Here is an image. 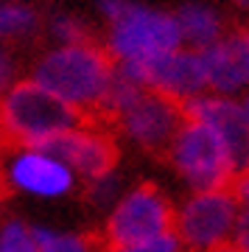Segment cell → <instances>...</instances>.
I'll list each match as a JSON object with an SVG mask.
<instances>
[{
	"mask_svg": "<svg viewBox=\"0 0 249 252\" xmlns=\"http://www.w3.org/2000/svg\"><path fill=\"white\" fill-rule=\"evenodd\" d=\"M112 73H115V62L109 59L107 48L87 39L79 45H56L45 51L34 62L28 79L64 101L81 118L95 121Z\"/></svg>",
	"mask_w": 249,
	"mask_h": 252,
	"instance_id": "6da1fadb",
	"label": "cell"
},
{
	"mask_svg": "<svg viewBox=\"0 0 249 252\" xmlns=\"http://www.w3.org/2000/svg\"><path fill=\"white\" fill-rule=\"evenodd\" d=\"M109 23L107 54L121 67H140L154 56L182 48L177 17L132 0H98Z\"/></svg>",
	"mask_w": 249,
	"mask_h": 252,
	"instance_id": "7a4b0ae2",
	"label": "cell"
},
{
	"mask_svg": "<svg viewBox=\"0 0 249 252\" xmlns=\"http://www.w3.org/2000/svg\"><path fill=\"white\" fill-rule=\"evenodd\" d=\"M84 118L31 79H17L0 95V146L45 149Z\"/></svg>",
	"mask_w": 249,
	"mask_h": 252,
	"instance_id": "3957f363",
	"label": "cell"
},
{
	"mask_svg": "<svg viewBox=\"0 0 249 252\" xmlns=\"http://www.w3.org/2000/svg\"><path fill=\"white\" fill-rule=\"evenodd\" d=\"M241 202L232 188L185 193L174 205V227L182 252H218L235 244Z\"/></svg>",
	"mask_w": 249,
	"mask_h": 252,
	"instance_id": "277c9868",
	"label": "cell"
},
{
	"mask_svg": "<svg viewBox=\"0 0 249 252\" xmlns=\"http://www.w3.org/2000/svg\"><path fill=\"white\" fill-rule=\"evenodd\" d=\"M171 227H174L171 196L154 182H137L124 188L115 205L107 210L98 241L101 247H132L168 235Z\"/></svg>",
	"mask_w": 249,
	"mask_h": 252,
	"instance_id": "5b68a950",
	"label": "cell"
},
{
	"mask_svg": "<svg viewBox=\"0 0 249 252\" xmlns=\"http://www.w3.org/2000/svg\"><path fill=\"white\" fill-rule=\"evenodd\" d=\"M165 157L179 182L187 188V193L232 188V182L238 180V171L221 140L207 126L187 121V118L168 143Z\"/></svg>",
	"mask_w": 249,
	"mask_h": 252,
	"instance_id": "8992f818",
	"label": "cell"
},
{
	"mask_svg": "<svg viewBox=\"0 0 249 252\" xmlns=\"http://www.w3.org/2000/svg\"><path fill=\"white\" fill-rule=\"evenodd\" d=\"M79 177L48 149L36 146H0V188L42 202L67 199Z\"/></svg>",
	"mask_w": 249,
	"mask_h": 252,
	"instance_id": "52a82bcc",
	"label": "cell"
},
{
	"mask_svg": "<svg viewBox=\"0 0 249 252\" xmlns=\"http://www.w3.org/2000/svg\"><path fill=\"white\" fill-rule=\"evenodd\" d=\"M182 124H185L182 104L165 98L160 93L143 90L109 126H115L118 135L143 152L165 154L168 143L174 140Z\"/></svg>",
	"mask_w": 249,
	"mask_h": 252,
	"instance_id": "ba28073f",
	"label": "cell"
},
{
	"mask_svg": "<svg viewBox=\"0 0 249 252\" xmlns=\"http://www.w3.org/2000/svg\"><path fill=\"white\" fill-rule=\"evenodd\" d=\"M121 70L129 73L140 87L160 93V95L177 101V104H187V101L207 93L202 56H199V51H190L185 45L154 56L152 62L140 64V67H121Z\"/></svg>",
	"mask_w": 249,
	"mask_h": 252,
	"instance_id": "9c48e42d",
	"label": "cell"
},
{
	"mask_svg": "<svg viewBox=\"0 0 249 252\" xmlns=\"http://www.w3.org/2000/svg\"><path fill=\"white\" fill-rule=\"evenodd\" d=\"M48 152H54L59 160L67 162L79 182L98 180L104 174L115 171L118 165V140L109 132L107 124L90 121L84 118L79 126H73L70 132L56 137L51 146H45Z\"/></svg>",
	"mask_w": 249,
	"mask_h": 252,
	"instance_id": "30bf717a",
	"label": "cell"
},
{
	"mask_svg": "<svg viewBox=\"0 0 249 252\" xmlns=\"http://www.w3.org/2000/svg\"><path fill=\"white\" fill-rule=\"evenodd\" d=\"M187 121H196V124L207 126L213 132L221 146L230 154L235 171L244 174L249 165V121L241 109L238 98H224V95H213V93H205L199 98L182 104Z\"/></svg>",
	"mask_w": 249,
	"mask_h": 252,
	"instance_id": "8fae6325",
	"label": "cell"
},
{
	"mask_svg": "<svg viewBox=\"0 0 249 252\" xmlns=\"http://www.w3.org/2000/svg\"><path fill=\"white\" fill-rule=\"evenodd\" d=\"M205 67L207 93L224 98H241L249 93V42L241 34H224L218 42L199 51Z\"/></svg>",
	"mask_w": 249,
	"mask_h": 252,
	"instance_id": "7c38bea8",
	"label": "cell"
},
{
	"mask_svg": "<svg viewBox=\"0 0 249 252\" xmlns=\"http://www.w3.org/2000/svg\"><path fill=\"white\" fill-rule=\"evenodd\" d=\"M174 17H177L182 45L190 51H205L224 36V23L218 11L205 3H185Z\"/></svg>",
	"mask_w": 249,
	"mask_h": 252,
	"instance_id": "4fadbf2b",
	"label": "cell"
},
{
	"mask_svg": "<svg viewBox=\"0 0 249 252\" xmlns=\"http://www.w3.org/2000/svg\"><path fill=\"white\" fill-rule=\"evenodd\" d=\"M39 252H101V241L95 235L76 233V230H56V227H36Z\"/></svg>",
	"mask_w": 249,
	"mask_h": 252,
	"instance_id": "5bb4252c",
	"label": "cell"
},
{
	"mask_svg": "<svg viewBox=\"0 0 249 252\" xmlns=\"http://www.w3.org/2000/svg\"><path fill=\"white\" fill-rule=\"evenodd\" d=\"M0 252H39L36 244V224L26 219H3L0 221Z\"/></svg>",
	"mask_w": 249,
	"mask_h": 252,
	"instance_id": "9a60e30c",
	"label": "cell"
},
{
	"mask_svg": "<svg viewBox=\"0 0 249 252\" xmlns=\"http://www.w3.org/2000/svg\"><path fill=\"white\" fill-rule=\"evenodd\" d=\"M36 28V14L26 3H0V42L26 36Z\"/></svg>",
	"mask_w": 249,
	"mask_h": 252,
	"instance_id": "2e32d148",
	"label": "cell"
},
{
	"mask_svg": "<svg viewBox=\"0 0 249 252\" xmlns=\"http://www.w3.org/2000/svg\"><path fill=\"white\" fill-rule=\"evenodd\" d=\"M84 188H87V199L93 202V205L98 207H112L115 205V199L124 193V182H121V174L115 171H109L104 174V177H98V180H90L84 182Z\"/></svg>",
	"mask_w": 249,
	"mask_h": 252,
	"instance_id": "e0dca14e",
	"label": "cell"
},
{
	"mask_svg": "<svg viewBox=\"0 0 249 252\" xmlns=\"http://www.w3.org/2000/svg\"><path fill=\"white\" fill-rule=\"evenodd\" d=\"M51 31H54V36H56V45H79V42H87L90 39L87 28L73 17H56Z\"/></svg>",
	"mask_w": 249,
	"mask_h": 252,
	"instance_id": "ac0fdd59",
	"label": "cell"
},
{
	"mask_svg": "<svg viewBox=\"0 0 249 252\" xmlns=\"http://www.w3.org/2000/svg\"><path fill=\"white\" fill-rule=\"evenodd\" d=\"M101 252H182L179 250L174 233L154 238V241H143V244H132V247H104Z\"/></svg>",
	"mask_w": 249,
	"mask_h": 252,
	"instance_id": "d6986e66",
	"label": "cell"
},
{
	"mask_svg": "<svg viewBox=\"0 0 249 252\" xmlns=\"http://www.w3.org/2000/svg\"><path fill=\"white\" fill-rule=\"evenodd\" d=\"M14 70H17V67H14V59H11V56L6 54L3 48H0V95H3V93L9 90V87L14 84V81H17Z\"/></svg>",
	"mask_w": 249,
	"mask_h": 252,
	"instance_id": "ffe728a7",
	"label": "cell"
},
{
	"mask_svg": "<svg viewBox=\"0 0 249 252\" xmlns=\"http://www.w3.org/2000/svg\"><path fill=\"white\" fill-rule=\"evenodd\" d=\"M232 190H235L241 205H249V165H247V171L238 174V180L232 182Z\"/></svg>",
	"mask_w": 249,
	"mask_h": 252,
	"instance_id": "44dd1931",
	"label": "cell"
},
{
	"mask_svg": "<svg viewBox=\"0 0 249 252\" xmlns=\"http://www.w3.org/2000/svg\"><path fill=\"white\" fill-rule=\"evenodd\" d=\"M235 244L249 247V205H241V221H238V238Z\"/></svg>",
	"mask_w": 249,
	"mask_h": 252,
	"instance_id": "7402d4cb",
	"label": "cell"
},
{
	"mask_svg": "<svg viewBox=\"0 0 249 252\" xmlns=\"http://www.w3.org/2000/svg\"><path fill=\"white\" fill-rule=\"evenodd\" d=\"M238 101H241V109H244V115H247V121H249V93H244Z\"/></svg>",
	"mask_w": 249,
	"mask_h": 252,
	"instance_id": "603a6c76",
	"label": "cell"
},
{
	"mask_svg": "<svg viewBox=\"0 0 249 252\" xmlns=\"http://www.w3.org/2000/svg\"><path fill=\"white\" fill-rule=\"evenodd\" d=\"M218 252H238V247H235V244H230V247H224V250H218Z\"/></svg>",
	"mask_w": 249,
	"mask_h": 252,
	"instance_id": "cb8c5ba5",
	"label": "cell"
},
{
	"mask_svg": "<svg viewBox=\"0 0 249 252\" xmlns=\"http://www.w3.org/2000/svg\"><path fill=\"white\" fill-rule=\"evenodd\" d=\"M238 247V252H249V247H241V244H235Z\"/></svg>",
	"mask_w": 249,
	"mask_h": 252,
	"instance_id": "d4e9b609",
	"label": "cell"
},
{
	"mask_svg": "<svg viewBox=\"0 0 249 252\" xmlns=\"http://www.w3.org/2000/svg\"><path fill=\"white\" fill-rule=\"evenodd\" d=\"M235 3H238V6H249V0H235Z\"/></svg>",
	"mask_w": 249,
	"mask_h": 252,
	"instance_id": "484cf974",
	"label": "cell"
},
{
	"mask_svg": "<svg viewBox=\"0 0 249 252\" xmlns=\"http://www.w3.org/2000/svg\"><path fill=\"white\" fill-rule=\"evenodd\" d=\"M244 36H247V42H249V31H244Z\"/></svg>",
	"mask_w": 249,
	"mask_h": 252,
	"instance_id": "4316f807",
	"label": "cell"
}]
</instances>
